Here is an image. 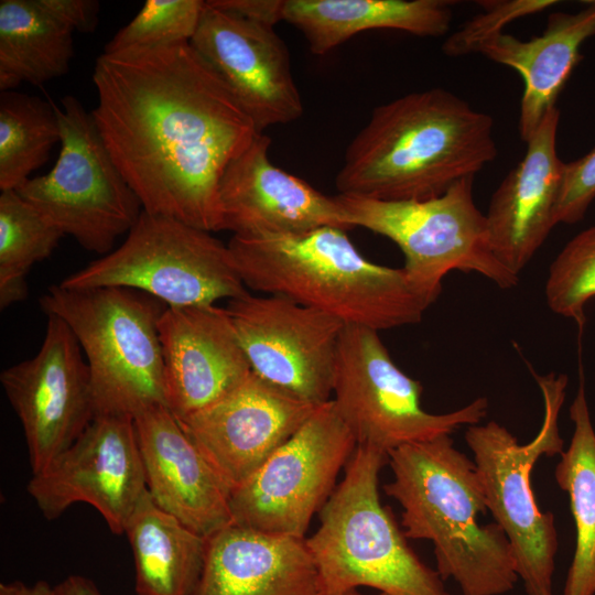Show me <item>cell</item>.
Returning <instances> with one entry per match:
<instances>
[{
  "mask_svg": "<svg viewBox=\"0 0 595 595\" xmlns=\"http://www.w3.org/2000/svg\"><path fill=\"white\" fill-rule=\"evenodd\" d=\"M91 112L143 210L221 230L219 182L260 133L190 42L102 53Z\"/></svg>",
  "mask_w": 595,
  "mask_h": 595,
  "instance_id": "cell-1",
  "label": "cell"
},
{
  "mask_svg": "<svg viewBox=\"0 0 595 595\" xmlns=\"http://www.w3.org/2000/svg\"><path fill=\"white\" fill-rule=\"evenodd\" d=\"M497 153L489 115L443 88L413 91L372 110L335 184L343 195L426 199L475 177Z\"/></svg>",
  "mask_w": 595,
  "mask_h": 595,
  "instance_id": "cell-2",
  "label": "cell"
},
{
  "mask_svg": "<svg viewBox=\"0 0 595 595\" xmlns=\"http://www.w3.org/2000/svg\"><path fill=\"white\" fill-rule=\"evenodd\" d=\"M393 478L382 486L402 508L407 538L434 545L436 571L453 578L463 595H502L519 578L510 543L496 523H478L487 512L474 461L450 435L402 445L388 454Z\"/></svg>",
  "mask_w": 595,
  "mask_h": 595,
  "instance_id": "cell-3",
  "label": "cell"
},
{
  "mask_svg": "<svg viewBox=\"0 0 595 595\" xmlns=\"http://www.w3.org/2000/svg\"><path fill=\"white\" fill-rule=\"evenodd\" d=\"M228 247L246 288L292 299L346 325L378 332L412 325L431 305L403 268L366 259L342 228L263 239L232 236Z\"/></svg>",
  "mask_w": 595,
  "mask_h": 595,
  "instance_id": "cell-4",
  "label": "cell"
},
{
  "mask_svg": "<svg viewBox=\"0 0 595 595\" xmlns=\"http://www.w3.org/2000/svg\"><path fill=\"white\" fill-rule=\"evenodd\" d=\"M387 463V454L357 445L318 512L317 530L305 538L323 595H347L359 586L387 595H451L381 504L379 473Z\"/></svg>",
  "mask_w": 595,
  "mask_h": 595,
  "instance_id": "cell-5",
  "label": "cell"
},
{
  "mask_svg": "<svg viewBox=\"0 0 595 595\" xmlns=\"http://www.w3.org/2000/svg\"><path fill=\"white\" fill-rule=\"evenodd\" d=\"M40 305L69 327L82 348L95 416L134 419L149 408L167 407L159 335L163 302L128 288L58 284Z\"/></svg>",
  "mask_w": 595,
  "mask_h": 595,
  "instance_id": "cell-6",
  "label": "cell"
},
{
  "mask_svg": "<svg viewBox=\"0 0 595 595\" xmlns=\"http://www.w3.org/2000/svg\"><path fill=\"white\" fill-rule=\"evenodd\" d=\"M532 374L544 404L543 421L532 441L519 444L496 421L469 425L465 441L474 456L487 509L510 543L516 572L527 595H552L559 547L555 520L552 512L540 511L530 478L542 456L553 457L564 451L559 414L567 377Z\"/></svg>",
  "mask_w": 595,
  "mask_h": 595,
  "instance_id": "cell-7",
  "label": "cell"
},
{
  "mask_svg": "<svg viewBox=\"0 0 595 595\" xmlns=\"http://www.w3.org/2000/svg\"><path fill=\"white\" fill-rule=\"evenodd\" d=\"M474 177L463 178L443 194L411 201H381L336 195L350 228L363 227L393 241L414 289L433 304L451 271L477 272L501 289L519 277L495 256L485 215L473 197Z\"/></svg>",
  "mask_w": 595,
  "mask_h": 595,
  "instance_id": "cell-8",
  "label": "cell"
},
{
  "mask_svg": "<svg viewBox=\"0 0 595 595\" xmlns=\"http://www.w3.org/2000/svg\"><path fill=\"white\" fill-rule=\"evenodd\" d=\"M60 284L128 288L173 307L216 304L248 293L228 245L209 231L144 210L120 247Z\"/></svg>",
  "mask_w": 595,
  "mask_h": 595,
  "instance_id": "cell-9",
  "label": "cell"
},
{
  "mask_svg": "<svg viewBox=\"0 0 595 595\" xmlns=\"http://www.w3.org/2000/svg\"><path fill=\"white\" fill-rule=\"evenodd\" d=\"M61 151L52 170L17 188L64 236L107 255L143 212L98 131L91 112L74 96L55 106Z\"/></svg>",
  "mask_w": 595,
  "mask_h": 595,
  "instance_id": "cell-10",
  "label": "cell"
},
{
  "mask_svg": "<svg viewBox=\"0 0 595 595\" xmlns=\"http://www.w3.org/2000/svg\"><path fill=\"white\" fill-rule=\"evenodd\" d=\"M423 387L392 360L378 331L345 325L337 353L332 399L357 445L385 454L407 444L451 435L487 415L479 397L448 413L422 408Z\"/></svg>",
  "mask_w": 595,
  "mask_h": 595,
  "instance_id": "cell-11",
  "label": "cell"
},
{
  "mask_svg": "<svg viewBox=\"0 0 595 595\" xmlns=\"http://www.w3.org/2000/svg\"><path fill=\"white\" fill-rule=\"evenodd\" d=\"M357 443L332 399L244 484L231 490L234 524L305 539L313 516L336 488Z\"/></svg>",
  "mask_w": 595,
  "mask_h": 595,
  "instance_id": "cell-12",
  "label": "cell"
},
{
  "mask_svg": "<svg viewBox=\"0 0 595 595\" xmlns=\"http://www.w3.org/2000/svg\"><path fill=\"white\" fill-rule=\"evenodd\" d=\"M226 309L253 374L305 402L331 400L346 324L275 294L248 292Z\"/></svg>",
  "mask_w": 595,
  "mask_h": 595,
  "instance_id": "cell-13",
  "label": "cell"
},
{
  "mask_svg": "<svg viewBox=\"0 0 595 595\" xmlns=\"http://www.w3.org/2000/svg\"><path fill=\"white\" fill-rule=\"evenodd\" d=\"M0 381L23 429L32 474L45 469L95 418L90 375L69 327L47 314L43 343Z\"/></svg>",
  "mask_w": 595,
  "mask_h": 595,
  "instance_id": "cell-14",
  "label": "cell"
},
{
  "mask_svg": "<svg viewBox=\"0 0 595 595\" xmlns=\"http://www.w3.org/2000/svg\"><path fill=\"white\" fill-rule=\"evenodd\" d=\"M147 491L134 422L128 416H95L80 436L42 472L32 474L28 493L47 520L85 502L109 530L125 533Z\"/></svg>",
  "mask_w": 595,
  "mask_h": 595,
  "instance_id": "cell-15",
  "label": "cell"
},
{
  "mask_svg": "<svg viewBox=\"0 0 595 595\" xmlns=\"http://www.w3.org/2000/svg\"><path fill=\"white\" fill-rule=\"evenodd\" d=\"M190 43L259 132L302 116L303 104L290 53L274 26L244 18L209 0L205 1Z\"/></svg>",
  "mask_w": 595,
  "mask_h": 595,
  "instance_id": "cell-16",
  "label": "cell"
},
{
  "mask_svg": "<svg viewBox=\"0 0 595 595\" xmlns=\"http://www.w3.org/2000/svg\"><path fill=\"white\" fill-rule=\"evenodd\" d=\"M317 407L251 372L215 403L176 420L232 490L249 479Z\"/></svg>",
  "mask_w": 595,
  "mask_h": 595,
  "instance_id": "cell-17",
  "label": "cell"
},
{
  "mask_svg": "<svg viewBox=\"0 0 595 595\" xmlns=\"http://www.w3.org/2000/svg\"><path fill=\"white\" fill-rule=\"evenodd\" d=\"M263 132L234 159L219 182L221 230L241 238L296 236L321 227L350 229L336 196L275 166Z\"/></svg>",
  "mask_w": 595,
  "mask_h": 595,
  "instance_id": "cell-18",
  "label": "cell"
},
{
  "mask_svg": "<svg viewBox=\"0 0 595 595\" xmlns=\"http://www.w3.org/2000/svg\"><path fill=\"white\" fill-rule=\"evenodd\" d=\"M159 335L166 402L175 418L215 403L252 372L226 307L166 306Z\"/></svg>",
  "mask_w": 595,
  "mask_h": 595,
  "instance_id": "cell-19",
  "label": "cell"
},
{
  "mask_svg": "<svg viewBox=\"0 0 595 595\" xmlns=\"http://www.w3.org/2000/svg\"><path fill=\"white\" fill-rule=\"evenodd\" d=\"M133 422L147 489L153 501L205 538L232 524L231 489L170 409L149 408Z\"/></svg>",
  "mask_w": 595,
  "mask_h": 595,
  "instance_id": "cell-20",
  "label": "cell"
},
{
  "mask_svg": "<svg viewBox=\"0 0 595 595\" xmlns=\"http://www.w3.org/2000/svg\"><path fill=\"white\" fill-rule=\"evenodd\" d=\"M559 121L560 110L553 107L526 142L522 160L494 192L485 214L495 256L518 277L556 226L564 169L556 150Z\"/></svg>",
  "mask_w": 595,
  "mask_h": 595,
  "instance_id": "cell-21",
  "label": "cell"
},
{
  "mask_svg": "<svg viewBox=\"0 0 595 595\" xmlns=\"http://www.w3.org/2000/svg\"><path fill=\"white\" fill-rule=\"evenodd\" d=\"M192 595H323L305 539L230 524L207 538Z\"/></svg>",
  "mask_w": 595,
  "mask_h": 595,
  "instance_id": "cell-22",
  "label": "cell"
},
{
  "mask_svg": "<svg viewBox=\"0 0 595 595\" xmlns=\"http://www.w3.org/2000/svg\"><path fill=\"white\" fill-rule=\"evenodd\" d=\"M595 35V1L577 12H554L544 31L530 40L499 33L487 40L480 54L520 74L523 93L518 130L527 142L545 113L555 106L574 67L582 58L580 48Z\"/></svg>",
  "mask_w": 595,
  "mask_h": 595,
  "instance_id": "cell-23",
  "label": "cell"
},
{
  "mask_svg": "<svg viewBox=\"0 0 595 595\" xmlns=\"http://www.w3.org/2000/svg\"><path fill=\"white\" fill-rule=\"evenodd\" d=\"M453 3L447 0H283L282 19L303 34L313 54L325 55L369 30L444 35L453 18Z\"/></svg>",
  "mask_w": 595,
  "mask_h": 595,
  "instance_id": "cell-24",
  "label": "cell"
},
{
  "mask_svg": "<svg viewBox=\"0 0 595 595\" xmlns=\"http://www.w3.org/2000/svg\"><path fill=\"white\" fill-rule=\"evenodd\" d=\"M125 533L134 562L137 595H192L203 572L207 538L162 510L148 489Z\"/></svg>",
  "mask_w": 595,
  "mask_h": 595,
  "instance_id": "cell-25",
  "label": "cell"
},
{
  "mask_svg": "<svg viewBox=\"0 0 595 595\" xmlns=\"http://www.w3.org/2000/svg\"><path fill=\"white\" fill-rule=\"evenodd\" d=\"M73 31L39 0L0 1V90L42 85L68 73Z\"/></svg>",
  "mask_w": 595,
  "mask_h": 595,
  "instance_id": "cell-26",
  "label": "cell"
},
{
  "mask_svg": "<svg viewBox=\"0 0 595 595\" xmlns=\"http://www.w3.org/2000/svg\"><path fill=\"white\" fill-rule=\"evenodd\" d=\"M570 419L571 442L554 469L556 484L570 499L576 537L563 595H595V430L583 379Z\"/></svg>",
  "mask_w": 595,
  "mask_h": 595,
  "instance_id": "cell-27",
  "label": "cell"
},
{
  "mask_svg": "<svg viewBox=\"0 0 595 595\" xmlns=\"http://www.w3.org/2000/svg\"><path fill=\"white\" fill-rule=\"evenodd\" d=\"M61 143L55 105L14 90L0 94V190H17Z\"/></svg>",
  "mask_w": 595,
  "mask_h": 595,
  "instance_id": "cell-28",
  "label": "cell"
},
{
  "mask_svg": "<svg viewBox=\"0 0 595 595\" xmlns=\"http://www.w3.org/2000/svg\"><path fill=\"white\" fill-rule=\"evenodd\" d=\"M64 235L17 190L0 194V307L28 295L31 267L51 256Z\"/></svg>",
  "mask_w": 595,
  "mask_h": 595,
  "instance_id": "cell-29",
  "label": "cell"
},
{
  "mask_svg": "<svg viewBox=\"0 0 595 595\" xmlns=\"http://www.w3.org/2000/svg\"><path fill=\"white\" fill-rule=\"evenodd\" d=\"M205 1L148 0L106 44L104 53L152 48L191 42Z\"/></svg>",
  "mask_w": 595,
  "mask_h": 595,
  "instance_id": "cell-30",
  "label": "cell"
},
{
  "mask_svg": "<svg viewBox=\"0 0 595 595\" xmlns=\"http://www.w3.org/2000/svg\"><path fill=\"white\" fill-rule=\"evenodd\" d=\"M544 293L552 312L583 327L585 305L595 298V225L573 237L553 260Z\"/></svg>",
  "mask_w": 595,
  "mask_h": 595,
  "instance_id": "cell-31",
  "label": "cell"
},
{
  "mask_svg": "<svg viewBox=\"0 0 595 595\" xmlns=\"http://www.w3.org/2000/svg\"><path fill=\"white\" fill-rule=\"evenodd\" d=\"M483 11L466 21L458 31L443 43L442 51L450 57L478 53L490 37L502 33L512 21L536 14L558 3L555 0H485Z\"/></svg>",
  "mask_w": 595,
  "mask_h": 595,
  "instance_id": "cell-32",
  "label": "cell"
},
{
  "mask_svg": "<svg viewBox=\"0 0 595 595\" xmlns=\"http://www.w3.org/2000/svg\"><path fill=\"white\" fill-rule=\"evenodd\" d=\"M595 198V149L584 156L564 163L555 223L575 224L583 219Z\"/></svg>",
  "mask_w": 595,
  "mask_h": 595,
  "instance_id": "cell-33",
  "label": "cell"
},
{
  "mask_svg": "<svg viewBox=\"0 0 595 595\" xmlns=\"http://www.w3.org/2000/svg\"><path fill=\"white\" fill-rule=\"evenodd\" d=\"M57 21L74 31L91 33L98 24L100 3L96 0H39Z\"/></svg>",
  "mask_w": 595,
  "mask_h": 595,
  "instance_id": "cell-34",
  "label": "cell"
},
{
  "mask_svg": "<svg viewBox=\"0 0 595 595\" xmlns=\"http://www.w3.org/2000/svg\"><path fill=\"white\" fill-rule=\"evenodd\" d=\"M218 7L249 20L274 26L283 21V0H213Z\"/></svg>",
  "mask_w": 595,
  "mask_h": 595,
  "instance_id": "cell-35",
  "label": "cell"
},
{
  "mask_svg": "<svg viewBox=\"0 0 595 595\" xmlns=\"http://www.w3.org/2000/svg\"><path fill=\"white\" fill-rule=\"evenodd\" d=\"M54 595H102L86 576L72 574L54 586Z\"/></svg>",
  "mask_w": 595,
  "mask_h": 595,
  "instance_id": "cell-36",
  "label": "cell"
},
{
  "mask_svg": "<svg viewBox=\"0 0 595 595\" xmlns=\"http://www.w3.org/2000/svg\"><path fill=\"white\" fill-rule=\"evenodd\" d=\"M0 595H54V587L45 581L28 585L21 581L0 583Z\"/></svg>",
  "mask_w": 595,
  "mask_h": 595,
  "instance_id": "cell-37",
  "label": "cell"
},
{
  "mask_svg": "<svg viewBox=\"0 0 595 595\" xmlns=\"http://www.w3.org/2000/svg\"><path fill=\"white\" fill-rule=\"evenodd\" d=\"M379 595H387V594L380 593Z\"/></svg>",
  "mask_w": 595,
  "mask_h": 595,
  "instance_id": "cell-38",
  "label": "cell"
}]
</instances>
